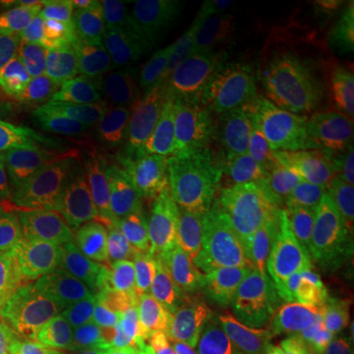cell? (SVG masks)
Instances as JSON below:
<instances>
[{
  "instance_id": "14",
  "label": "cell",
  "mask_w": 354,
  "mask_h": 354,
  "mask_svg": "<svg viewBox=\"0 0 354 354\" xmlns=\"http://www.w3.org/2000/svg\"><path fill=\"white\" fill-rule=\"evenodd\" d=\"M77 288L101 290L102 279L55 254L34 252L0 241V307L30 295L77 291Z\"/></svg>"
},
{
  "instance_id": "12",
  "label": "cell",
  "mask_w": 354,
  "mask_h": 354,
  "mask_svg": "<svg viewBox=\"0 0 354 354\" xmlns=\"http://www.w3.org/2000/svg\"><path fill=\"white\" fill-rule=\"evenodd\" d=\"M144 46L153 75L203 83L213 55L199 2H189L174 18H152L146 28Z\"/></svg>"
},
{
  "instance_id": "32",
  "label": "cell",
  "mask_w": 354,
  "mask_h": 354,
  "mask_svg": "<svg viewBox=\"0 0 354 354\" xmlns=\"http://www.w3.org/2000/svg\"><path fill=\"white\" fill-rule=\"evenodd\" d=\"M337 354H354V309L335 315Z\"/></svg>"
},
{
  "instance_id": "15",
  "label": "cell",
  "mask_w": 354,
  "mask_h": 354,
  "mask_svg": "<svg viewBox=\"0 0 354 354\" xmlns=\"http://www.w3.org/2000/svg\"><path fill=\"white\" fill-rule=\"evenodd\" d=\"M67 239L83 258L97 264L122 268V270H158L171 264L177 252L144 241L122 228L91 218L79 213L67 221Z\"/></svg>"
},
{
  "instance_id": "6",
  "label": "cell",
  "mask_w": 354,
  "mask_h": 354,
  "mask_svg": "<svg viewBox=\"0 0 354 354\" xmlns=\"http://www.w3.org/2000/svg\"><path fill=\"white\" fill-rule=\"evenodd\" d=\"M153 114L158 146L177 158H191L218 144L223 118L205 83L174 81L153 75L142 85Z\"/></svg>"
},
{
  "instance_id": "2",
  "label": "cell",
  "mask_w": 354,
  "mask_h": 354,
  "mask_svg": "<svg viewBox=\"0 0 354 354\" xmlns=\"http://www.w3.org/2000/svg\"><path fill=\"white\" fill-rule=\"evenodd\" d=\"M268 62L301 93L354 38V0H278L260 24Z\"/></svg>"
},
{
  "instance_id": "30",
  "label": "cell",
  "mask_w": 354,
  "mask_h": 354,
  "mask_svg": "<svg viewBox=\"0 0 354 354\" xmlns=\"http://www.w3.org/2000/svg\"><path fill=\"white\" fill-rule=\"evenodd\" d=\"M213 354H258L254 344L246 337H241L232 330H216L211 337Z\"/></svg>"
},
{
  "instance_id": "29",
  "label": "cell",
  "mask_w": 354,
  "mask_h": 354,
  "mask_svg": "<svg viewBox=\"0 0 354 354\" xmlns=\"http://www.w3.org/2000/svg\"><path fill=\"white\" fill-rule=\"evenodd\" d=\"M353 134H354V81H351L346 87L341 88V106H339L337 130H335V138H333V153H330V160L335 158V153L339 152V148H341L342 144L351 138Z\"/></svg>"
},
{
  "instance_id": "18",
  "label": "cell",
  "mask_w": 354,
  "mask_h": 354,
  "mask_svg": "<svg viewBox=\"0 0 354 354\" xmlns=\"http://www.w3.org/2000/svg\"><path fill=\"white\" fill-rule=\"evenodd\" d=\"M59 160L62 153L34 113L0 140V177L30 197L48 185Z\"/></svg>"
},
{
  "instance_id": "17",
  "label": "cell",
  "mask_w": 354,
  "mask_h": 354,
  "mask_svg": "<svg viewBox=\"0 0 354 354\" xmlns=\"http://www.w3.org/2000/svg\"><path fill=\"white\" fill-rule=\"evenodd\" d=\"M85 8L64 12H32L0 28V69L36 71L81 24Z\"/></svg>"
},
{
  "instance_id": "5",
  "label": "cell",
  "mask_w": 354,
  "mask_h": 354,
  "mask_svg": "<svg viewBox=\"0 0 354 354\" xmlns=\"http://www.w3.org/2000/svg\"><path fill=\"white\" fill-rule=\"evenodd\" d=\"M193 169L232 213L262 216L281 197L270 140L260 134L218 142L199 153Z\"/></svg>"
},
{
  "instance_id": "16",
  "label": "cell",
  "mask_w": 354,
  "mask_h": 354,
  "mask_svg": "<svg viewBox=\"0 0 354 354\" xmlns=\"http://www.w3.org/2000/svg\"><path fill=\"white\" fill-rule=\"evenodd\" d=\"M339 106L341 91L313 102L283 136L278 153V169L290 185L311 171L329 165Z\"/></svg>"
},
{
  "instance_id": "26",
  "label": "cell",
  "mask_w": 354,
  "mask_h": 354,
  "mask_svg": "<svg viewBox=\"0 0 354 354\" xmlns=\"http://www.w3.org/2000/svg\"><path fill=\"white\" fill-rule=\"evenodd\" d=\"M38 87L34 71L0 69V140L32 114Z\"/></svg>"
},
{
  "instance_id": "3",
  "label": "cell",
  "mask_w": 354,
  "mask_h": 354,
  "mask_svg": "<svg viewBox=\"0 0 354 354\" xmlns=\"http://www.w3.org/2000/svg\"><path fill=\"white\" fill-rule=\"evenodd\" d=\"M97 301L79 291H55L22 297L0 307L18 354H64L88 333L138 311L148 304Z\"/></svg>"
},
{
  "instance_id": "35",
  "label": "cell",
  "mask_w": 354,
  "mask_h": 354,
  "mask_svg": "<svg viewBox=\"0 0 354 354\" xmlns=\"http://www.w3.org/2000/svg\"><path fill=\"white\" fill-rule=\"evenodd\" d=\"M138 354H171V351H169V342H167V339H165L164 335H160L158 329L153 327V329L150 330V335L146 337L144 344L140 346Z\"/></svg>"
},
{
  "instance_id": "11",
  "label": "cell",
  "mask_w": 354,
  "mask_h": 354,
  "mask_svg": "<svg viewBox=\"0 0 354 354\" xmlns=\"http://www.w3.org/2000/svg\"><path fill=\"white\" fill-rule=\"evenodd\" d=\"M258 354H337L335 315L274 301L260 315L241 313Z\"/></svg>"
},
{
  "instance_id": "9",
  "label": "cell",
  "mask_w": 354,
  "mask_h": 354,
  "mask_svg": "<svg viewBox=\"0 0 354 354\" xmlns=\"http://www.w3.org/2000/svg\"><path fill=\"white\" fill-rule=\"evenodd\" d=\"M102 203H122L156 209H181L203 201V187L185 158L153 152L120 171L102 195Z\"/></svg>"
},
{
  "instance_id": "10",
  "label": "cell",
  "mask_w": 354,
  "mask_h": 354,
  "mask_svg": "<svg viewBox=\"0 0 354 354\" xmlns=\"http://www.w3.org/2000/svg\"><path fill=\"white\" fill-rule=\"evenodd\" d=\"M262 216L250 213L215 215L197 242L199 278L216 291H236L252 276Z\"/></svg>"
},
{
  "instance_id": "25",
  "label": "cell",
  "mask_w": 354,
  "mask_h": 354,
  "mask_svg": "<svg viewBox=\"0 0 354 354\" xmlns=\"http://www.w3.org/2000/svg\"><path fill=\"white\" fill-rule=\"evenodd\" d=\"M87 48L88 39L75 30L53 51L51 57L36 67L34 73L41 83L81 88L87 77Z\"/></svg>"
},
{
  "instance_id": "23",
  "label": "cell",
  "mask_w": 354,
  "mask_h": 354,
  "mask_svg": "<svg viewBox=\"0 0 354 354\" xmlns=\"http://www.w3.org/2000/svg\"><path fill=\"white\" fill-rule=\"evenodd\" d=\"M148 12L144 0H93L77 32L88 41L102 39L130 48L144 46Z\"/></svg>"
},
{
  "instance_id": "1",
  "label": "cell",
  "mask_w": 354,
  "mask_h": 354,
  "mask_svg": "<svg viewBox=\"0 0 354 354\" xmlns=\"http://www.w3.org/2000/svg\"><path fill=\"white\" fill-rule=\"evenodd\" d=\"M337 193L321 167L290 185L264 215L252 266L250 301L244 313L260 315L304 270Z\"/></svg>"
},
{
  "instance_id": "20",
  "label": "cell",
  "mask_w": 354,
  "mask_h": 354,
  "mask_svg": "<svg viewBox=\"0 0 354 354\" xmlns=\"http://www.w3.org/2000/svg\"><path fill=\"white\" fill-rule=\"evenodd\" d=\"M146 46L130 48L122 44L95 39L87 48V77L81 91L93 101L114 97L128 88L142 87L152 77Z\"/></svg>"
},
{
  "instance_id": "27",
  "label": "cell",
  "mask_w": 354,
  "mask_h": 354,
  "mask_svg": "<svg viewBox=\"0 0 354 354\" xmlns=\"http://www.w3.org/2000/svg\"><path fill=\"white\" fill-rule=\"evenodd\" d=\"M211 337V321L195 311H179L167 323V342L171 354H213Z\"/></svg>"
},
{
  "instance_id": "7",
  "label": "cell",
  "mask_w": 354,
  "mask_h": 354,
  "mask_svg": "<svg viewBox=\"0 0 354 354\" xmlns=\"http://www.w3.org/2000/svg\"><path fill=\"white\" fill-rule=\"evenodd\" d=\"M291 307L342 313L351 305L346 203L335 199L304 270L276 299Z\"/></svg>"
},
{
  "instance_id": "4",
  "label": "cell",
  "mask_w": 354,
  "mask_h": 354,
  "mask_svg": "<svg viewBox=\"0 0 354 354\" xmlns=\"http://www.w3.org/2000/svg\"><path fill=\"white\" fill-rule=\"evenodd\" d=\"M203 83L232 134L270 127L304 95L262 55H213Z\"/></svg>"
},
{
  "instance_id": "19",
  "label": "cell",
  "mask_w": 354,
  "mask_h": 354,
  "mask_svg": "<svg viewBox=\"0 0 354 354\" xmlns=\"http://www.w3.org/2000/svg\"><path fill=\"white\" fill-rule=\"evenodd\" d=\"M91 106L93 99L81 88L39 81L32 113L46 128L59 153L69 156L88 148Z\"/></svg>"
},
{
  "instance_id": "24",
  "label": "cell",
  "mask_w": 354,
  "mask_h": 354,
  "mask_svg": "<svg viewBox=\"0 0 354 354\" xmlns=\"http://www.w3.org/2000/svg\"><path fill=\"white\" fill-rule=\"evenodd\" d=\"M152 311L153 304L148 301L138 311L88 333L64 354H138L140 346L153 329L150 321Z\"/></svg>"
},
{
  "instance_id": "22",
  "label": "cell",
  "mask_w": 354,
  "mask_h": 354,
  "mask_svg": "<svg viewBox=\"0 0 354 354\" xmlns=\"http://www.w3.org/2000/svg\"><path fill=\"white\" fill-rule=\"evenodd\" d=\"M211 55H264L260 24L254 12L234 0H207L199 2ZM268 59V57H266Z\"/></svg>"
},
{
  "instance_id": "31",
  "label": "cell",
  "mask_w": 354,
  "mask_h": 354,
  "mask_svg": "<svg viewBox=\"0 0 354 354\" xmlns=\"http://www.w3.org/2000/svg\"><path fill=\"white\" fill-rule=\"evenodd\" d=\"M22 221H24L22 207L0 191V241H4V236L14 234L22 227Z\"/></svg>"
},
{
  "instance_id": "13",
  "label": "cell",
  "mask_w": 354,
  "mask_h": 354,
  "mask_svg": "<svg viewBox=\"0 0 354 354\" xmlns=\"http://www.w3.org/2000/svg\"><path fill=\"white\" fill-rule=\"evenodd\" d=\"M83 213H87L95 221L122 228L130 234H136L144 241H150L177 254L197 246L216 215L211 205L203 201L181 209H156L99 201Z\"/></svg>"
},
{
  "instance_id": "36",
  "label": "cell",
  "mask_w": 354,
  "mask_h": 354,
  "mask_svg": "<svg viewBox=\"0 0 354 354\" xmlns=\"http://www.w3.org/2000/svg\"><path fill=\"white\" fill-rule=\"evenodd\" d=\"M0 354H14L12 337H10V330L6 327L2 315H0Z\"/></svg>"
},
{
  "instance_id": "34",
  "label": "cell",
  "mask_w": 354,
  "mask_h": 354,
  "mask_svg": "<svg viewBox=\"0 0 354 354\" xmlns=\"http://www.w3.org/2000/svg\"><path fill=\"white\" fill-rule=\"evenodd\" d=\"M346 230H348V272H351V305L354 309V201L346 203Z\"/></svg>"
},
{
  "instance_id": "8",
  "label": "cell",
  "mask_w": 354,
  "mask_h": 354,
  "mask_svg": "<svg viewBox=\"0 0 354 354\" xmlns=\"http://www.w3.org/2000/svg\"><path fill=\"white\" fill-rule=\"evenodd\" d=\"M156 148L158 134L144 88H128L93 101L88 150L116 174L153 153Z\"/></svg>"
},
{
  "instance_id": "33",
  "label": "cell",
  "mask_w": 354,
  "mask_h": 354,
  "mask_svg": "<svg viewBox=\"0 0 354 354\" xmlns=\"http://www.w3.org/2000/svg\"><path fill=\"white\" fill-rule=\"evenodd\" d=\"M189 0H144L146 12L148 16L152 14L153 20H162V18H174L177 14H181L187 8Z\"/></svg>"
},
{
  "instance_id": "28",
  "label": "cell",
  "mask_w": 354,
  "mask_h": 354,
  "mask_svg": "<svg viewBox=\"0 0 354 354\" xmlns=\"http://www.w3.org/2000/svg\"><path fill=\"white\" fill-rule=\"evenodd\" d=\"M327 169L337 197L344 203L354 201V134L339 148Z\"/></svg>"
},
{
  "instance_id": "21",
  "label": "cell",
  "mask_w": 354,
  "mask_h": 354,
  "mask_svg": "<svg viewBox=\"0 0 354 354\" xmlns=\"http://www.w3.org/2000/svg\"><path fill=\"white\" fill-rule=\"evenodd\" d=\"M116 171L91 150L62 156L48 185L34 197L57 209H79L101 201L104 191L114 183Z\"/></svg>"
}]
</instances>
